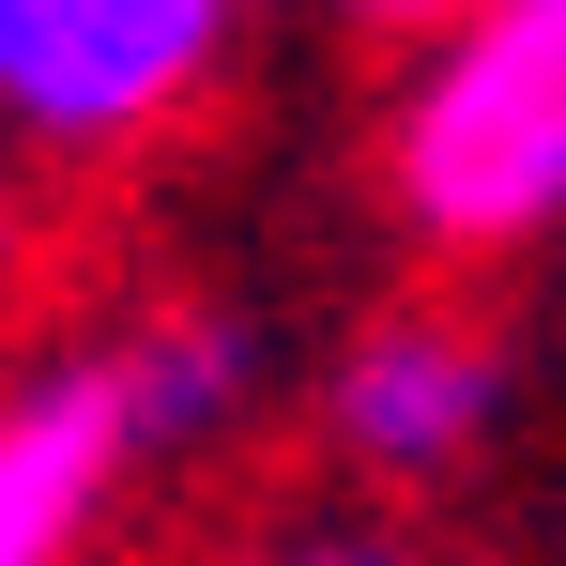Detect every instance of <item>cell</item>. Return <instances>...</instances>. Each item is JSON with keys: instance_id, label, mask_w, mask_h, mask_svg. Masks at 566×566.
<instances>
[{"instance_id": "1", "label": "cell", "mask_w": 566, "mask_h": 566, "mask_svg": "<svg viewBox=\"0 0 566 566\" xmlns=\"http://www.w3.org/2000/svg\"><path fill=\"white\" fill-rule=\"evenodd\" d=\"M382 185L444 261H505L566 230V0H490L382 107Z\"/></svg>"}, {"instance_id": "2", "label": "cell", "mask_w": 566, "mask_h": 566, "mask_svg": "<svg viewBox=\"0 0 566 566\" xmlns=\"http://www.w3.org/2000/svg\"><path fill=\"white\" fill-rule=\"evenodd\" d=\"M245 0H0V138L15 154H123L214 77Z\"/></svg>"}, {"instance_id": "3", "label": "cell", "mask_w": 566, "mask_h": 566, "mask_svg": "<svg viewBox=\"0 0 566 566\" xmlns=\"http://www.w3.org/2000/svg\"><path fill=\"white\" fill-rule=\"evenodd\" d=\"M138 460H154V429H138V382L107 337L15 368L0 382V566H77Z\"/></svg>"}, {"instance_id": "4", "label": "cell", "mask_w": 566, "mask_h": 566, "mask_svg": "<svg viewBox=\"0 0 566 566\" xmlns=\"http://www.w3.org/2000/svg\"><path fill=\"white\" fill-rule=\"evenodd\" d=\"M490 413H505V353L474 337L460 306H382L368 337L322 368V444L382 490H429V474H460L490 444Z\"/></svg>"}, {"instance_id": "5", "label": "cell", "mask_w": 566, "mask_h": 566, "mask_svg": "<svg viewBox=\"0 0 566 566\" xmlns=\"http://www.w3.org/2000/svg\"><path fill=\"white\" fill-rule=\"evenodd\" d=\"M337 15H368V31H429V46H444V31L490 15V0H337Z\"/></svg>"}, {"instance_id": "6", "label": "cell", "mask_w": 566, "mask_h": 566, "mask_svg": "<svg viewBox=\"0 0 566 566\" xmlns=\"http://www.w3.org/2000/svg\"><path fill=\"white\" fill-rule=\"evenodd\" d=\"M261 566H398V552H368V536H291V552H261Z\"/></svg>"}, {"instance_id": "7", "label": "cell", "mask_w": 566, "mask_h": 566, "mask_svg": "<svg viewBox=\"0 0 566 566\" xmlns=\"http://www.w3.org/2000/svg\"><path fill=\"white\" fill-rule=\"evenodd\" d=\"M15 291H31V230H15V199H0V322H15Z\"/></svg>"}]
</instances>
